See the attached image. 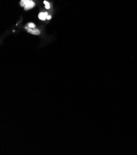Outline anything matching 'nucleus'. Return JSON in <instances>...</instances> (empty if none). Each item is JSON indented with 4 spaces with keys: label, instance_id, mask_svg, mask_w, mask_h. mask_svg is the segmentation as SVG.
Returning a JSON list of instances; mask_svg holds the SVG:
<instances>
[{
    "label": "nucleus",
    "instance_id": "1",
    "mask_svg": "<svg viewBox=\"0 0 137 155\" xmlns=\"http://www.w3.org/2000/svg\"><path fill=\"white\" fill-rule=\"evenodd\" d=\"M20 5L21 7H24L25 11H28L35 7V3L31 0H21Z\"/></svg>",
    "mask_w": 137,
    "mask_h": 155
},
{
    "label": "nucleus",
    "instance_id": "2",
    "mask_svg": "<svg viewBox=\"0 0 137 155\" xmlns=\"http://www.w3.org/2000/svg\"><path fill=\"white\" fill-rule=\"evenodd\" d=\"M25 29L27 30L28 33H30L31 34H33V35H39L40 34V31L37 29V28H30L28 26L25 27Z\"/></svg>",
    "mask_w": 137,
    "mask_h": 155
},
{
    "label": "nucleus",
    "instance_id": "3",
    "mask_svg": "<svg viewBox=\"0 0 137 155\" xmlns=\"http://www.w3.org/2000/svg\"><path fill=\"white\" fill-rule=\"evenodd\" d=\"M48 16V13H40L38 15V18L40 20L45 21L47 19V16Z\"/></svg>",
    "mask_w": 137,
    "mask_h": 155
},
{
    "label": "nucleus",
    "instance_id": "4",
    "mask_svg": "<svg viewBox=\"0 0 137 155\" xmlns=\"http://www.w3.org/2000/svg\"><path fill=\"white\" fill-rule=\"evenodd\" d=\"M44 4H45V8L48 9H49L50 8V4H49V3L48 1H44Z\"/></svg>",
    "mask_w": 137,
    "mask_h": 155
},
{
    "label": "nucleus",
    "instance_id": "5",
    "mask_svg": "<svg viewBox=\"0 0 137 155\" xmlns=\"http://www.w3.org/2000/svg\"><path fill=\"white\" fill-rule=\"evenodd\" d=\"M27 25L30 28H35L36 27V25L35 24H33V23H28Z\"/></svg>",
    "mask_w": 137,
    "mask_h": 155
},
{
    "label": "nucleus",
    "instance_id": "6",
    "mask_svg": "<svg viewBox=\"0 0 137 155\" xmlns=\"http://www.w3.org/2000/svg\"><path fill=\"white\" fill-rule=\"evenodd\" d=\"M51 18H52V17H51V16L48 15V16H47V19H48V20H50V19H51Z\"/></svg>",
    "mask_w": 137,
    "mask_h": 155
}]
</instances>
